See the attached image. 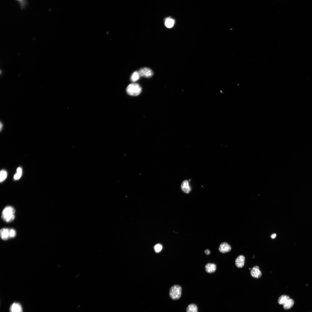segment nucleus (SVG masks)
I'll list each match as a JSON object with an SVG mask.
<instances>
[{
    "label": "nucleus",
    "mask_w": 312,
    "mask_h": 312,
    "mask_svg": "<svg viewBox=\"0 0 312 312\" xmlns=\"http://www.w3.org/2000/svg\"><path fill=\"white\" fill-rule=\"evenodd\" d=\"M15 210L11 206L6 207L3 210L2 212L1 218L6 222H10L13 221L15 218Z\"/></svg>",
    "instance_id": "obj_1"
},
{
    "label": "nucleus",
    "mask_w": 312,
    "mask_h": 312,
    "mask_svg": "<svg viewBox=\"0 0 312 312\" xmlns=\"http://www.w3.org/2000/svg\"><path fill=\"white\" fill-rule=\"evenodd\" d=\"M126 91L129 95L136 96L140 94L142 88L138 84L133 83L128 86L126 89Z\"/></svg>",
    "instance_id": "obj_2"
},
{
    "label": "nucleus",
    "mask_w": 312,
    "mask_h": 312,
    "mask_svg": "<svg viewBox=\"0 0 312 312\" xmlns=\"http://www.w3.org/2000/svg\"><path fill=\"white\" fill-rule=\"evenodd\" d=\"M182 288L179 285H175L170 289L169 295L173 300H177L180 298L181 294Z\"/></svg>",
    "instance_id": "obj_3"
},
{
    "label": "nucleus",
    "mask_w": 312,
    "mask_h": 312,
    "mask_svg": "<svg viewBox=\"0 0 312 312\" xmlns=\"http://www.w3.org/2000/svg\"><path fill=\"white\" fill-rule=\"evenodd\" d=\"M140 76L149 78L152 77L153 75L152 70L150 68L145 67L140 68L138 71Z\"/></svg>",
    "instance_id": "obj_4"
},
{
    "label": "nucleus",
    "mask_w": 312,
    "mask_h": 312,
    "mask_svg": "<svg viewBox=\"0 0 312 312\" xmlns=\"http://www.w3.org/2000/svg\"><path fill=\"white\" fill-rule=\"evenodd\" d=\"M250 273L251 276L256 278H259L262 275L261 272L257 265L254 266L251 269Z\"/></svg>",
    "instance_id": "obj_5"
},
{
    "label": "nucleus",
    "mask_w": 312,
    "mask_h": 312,
    "mask_svg": "<svg viewBox=\"0 0 312 312\" xmlns=\"http://www.w3.org/2000/svg\"><path fill=\"white\" fill-rule=\"evenodd\" d=\"M219 251L222 253H225L230 251L231 249L230 245L226 242L222 243L218 248Z\"/></svg>",
    "instance_id": "obj_6"
},
{
    "label": "nucleus",
    "mask_w": 312,
    "mask_h": 312,
    "mask_svg": "<svg viewBox=\"0 0 312 312\" xmlns=\"http://www.w3.org/2000/svg\"><path fill=\"white\" fill-rule=\"evenodd\" d=\"M245 260V257L242 255L238 256L235 261V265L238 268H241L244 265Z\"/></svg>",
    "instance_id": "obj_7"
},
{
    "label": "nucleus",
    "mask_w": 312,
    "mask_h": 312,
    "mask_svg": "<svg viewBox=\"0 0 312 312\" xmlns=\"http://www.w3.org/2000/svg\"><path fill=\"white\" fill-rule=\"evenodd\" d=\"M10 229L8 228H3L0 230V237L1 239L4 240L8 239L10 237Z\"/></svg>",
    "instance_id": "obj_8"
},
{
    "label": "nucleus",
    "mask_w": 312,
    "mask_h": 312,
    "mask_svg": "<svg viewBox=\"0 0 312 312\" xmlns=\"http://www.w3.org/2000/svg\"><path fill=\"white\" fill-rule=\"evenodd\" d=\"M10 312H23L22 307L19 303L17 302L14 303L10 307Z\"/></svg>",
    "instance_id": "obj_9"
},
{
    "label": "nucleus",
    "mask_w": 312,
    "mask_h": 312,
    "mask_svg": "<svg viewBox=\"0 0 312 312\" xmlns=\"http://www.w3.org/2000/svg\"><path fill=\"white\" fill-rule=\"evenodd\" d=\"M206 271L208 273H211L214 272L216 269V265L213 263H209L205 266Z\"/></svg>",
    "instance_id": "obj_10"
},
{
    "label": "nucleus",
    "mask_w": 312,
    "mask_h": 312,
    "mask_svg": "<svg viewBox=\"0 0 312 312\" xmlns=\"http://www.w3.org/2000/svg\"><path fill=\"white\" fill-rule=\"evenodd\" d=\"M181 187L182 190L186 193H189L191 190L189 182L186 180H184L182 182Z\"/></svg>",
    "instance_id": "obj_11"
},
{
    "label": "nucleus",
    "mask_w": 312,
    "mask_h": 312,
    "mask_svg": "<svg viewBox=\"0 0 312 312\" xmlns=\"http://www.w3.org/2000/svg\"><path fill=\"white\" fill-rule=\"evenodd\" d=\"M294 304V300L290 298L286 303L283 305V308L286 310L289 309L293 306Z\"/></svg>",
    "instance_id": "obj_12"
},
{
    "label": "nucleus",
    "mask_w": 312,
    "mask_h": 312,
    "mask_svg": "<svg viewBox=\"0 0 312 312\" xmlns=\"http://www.w3.org/2000/svg\"><path fill=\"white\" fill-rule=\"evenodd\" d=\"M289 297L287 295H284L280 296L278 300L279 304L283 305L286 303L289 299Z\"/></svg>",
    "instance_id": "obj_13"
},
{
    "label": "nucleus",
    "mask_w": 312,
    "mask_h": 312,
    "mask_svg": "<svg viewBox=\"0 0 312 312\" xmlns=\"http://www.w3.org/2000/svg\"><path fill=\"white\" fill-rule=\"evenodd\" d=\"M186 312H198L197 305L194 304L189 305L186 309Z\"/></svg>",
    "instance_id": "obj_14"
},
{
    "label": "nucleus",
    "mask_w": 312,
    "mask_h": 312,
    "mask_svg": "<svg viewBox=\"0 0 312 312\" xmlns=\"http://www.w3.org/2000/svg\"><path fill=\"white\" fill-rule=\"evenodd\" d=\"M174 23V21L173 19L168 18L166 19L165 25L167 28H170L173 26Z\"/></svg>",
    "instance_id": "obj_15"
},
{
    "label": "nucleus",
    "mask_w": 312,
    "mask_h": 312,
    "mask_svg": "<svg viewBox=\"0 0 312 312\" xmlns=\"http://www.w3.org/2000/svg\"><path fill=\"white\" fill-rule=\"evenodd\" d=\"M140 77L138 71H135L133 73L131 76V80L132 82L136 81L139 79Z\"/></svg>",
    "instance_id": "obj_16"
},
{
    "label": "nucleus",
    "mask_w": 312,
    "mask_h": 312,
    "mask_svg": "<svg viewBox=\"0 0 312 312\" xmlns=\"http://www.w3.org/2000/svg\"><path fill=\"white\" fill-rule=\"evenodd\" d=\"M22 170L21 167H18L16 170V173L14 175V180H18L21 177Z\"/></svg>",
    "instance_id": "obj_17"
},
{
    "label": "nucleus",
    "mask_w": 312,
    "mask_h": 312,
    "mask_svg": "<svg viewBox=\"0 0 312 312\" xmlns=\"http://www.w3.org/2000/svg\"><path fill=\"white\" fill-rule=\"evenodd\" d=\"M7 175V172L4 170H1L0 172V181H3L6 178Z\"/></svg>",
    "instance_id": "obj_18"
},
{
    "label": "nucleus",
    "mask_w": 312,
    "mask_h": 312,
    "mask_svg": "<svg viewBox=\"0 0 312 312\" xmlns=\"http://www.w3.org/2000/svg\"><path fill=\"white\" fill-rule=\"evenodd\" d=\"M162 248V245L159 244H157L154 247L155 250L156 252H160Z\"/></svg>",
    "instance_id": "obj_19"
},
{
    "label": "nucleus",
    "mask_w": 312,
    "mask_h": 312,
    "mask_svg": "<svg viewBox=\"0 0 312 312\" xmlns=\"http://www.w3.org/2000/svg\"><path fill=\"white\" fill-rule=\"evenodd\" d=\"M16 235V231L14 229H11L10 230V238H14L15 237Z\"/></svg>",
    "instance_id": "obj_20"
},
{
    "label": "nucleus",
    "mask_w": 312,
    "mask_h": 312,
    "mask_svg": "<svg viewBox=\"0 0 312 312\" xmlns=\"http://www.w3.org/2000/svg\"><path fill=\"white\" fill-rule=\"evenodd\" d=\"M19 1L20 4V5H21V8H23V7H25V5H26V2H25V1H25L24 2H21V1Z\"/></svg>",
    "instance_id": "obj_21"
},
{
    "label": "nucleus",
    "mask_w": 312,
    "mask_h": 312,
    "mask_svg": "<svg viewBox=\"0 0 312 312\" xmlns=\"http://www.w3.org/2000/svg\"><path fill=\"white\" fill-rule=\"evenodd\" d=\"M276 234L273 233L271 235L270 237L272 239H274L276 237Z\"/></svg>",
    "instance_id": "obj_22"
},
{
    "label": "nucleus",
    "mask_w": 312,
    "mask_h": 312,
    "mask_svg": "<svg viewBox=\"0 0 312 312\" xmlns=\"http://www.w3.org/2000/svg\"><path fill=\"white\" fill-rule=\"evenodd\" d=\"M205 253L207 255H209L210 253V251L208 249H206L205 250Z\"/></svg>",
    "instance_id": "obj_23"
},
{
    "label": "nucleus",
    "mask_w": 312,
    "mask_h": 312,
    "mask_svg": "<svg viewBox=\"0 0 312 312\" xmlns=\"http://www.w3.org/2000/svg\"><path fill=\"white\" fill-rule=\"evenodd\" d=\"M2 126H3V125H2V123H1V122H0V131H1V129H2Z\"/></svg>",
    "instance_id": "obj_24"
}]
</instances>
